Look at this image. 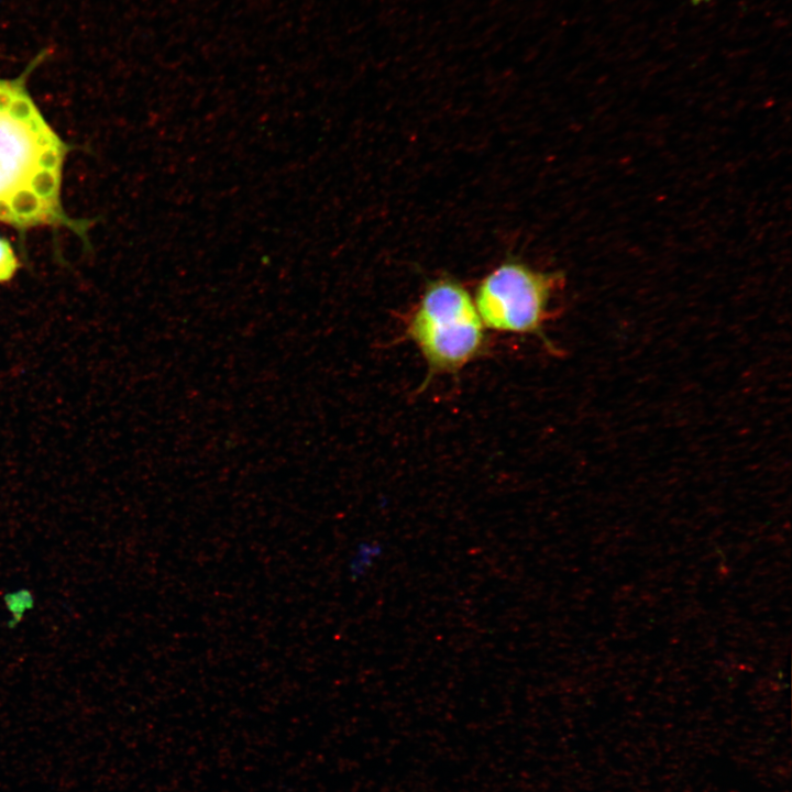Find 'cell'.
Instances as JSON below:
<instances>
[{
    "label": "cell",
    "instance_id": "1",
    "mask_svg": "<svg viewBox=\"0 0 792 792\" xmlns=\"http://www.w3.org/2000/svg\"><path fill=\"white\" fill-rule=\"evenodd\" d=\"M25 75L0 79V221L18 229L72 226L61 205L68 146L37 109Z\"/></svg>",
    "mask_w": 792,
    "mask_h": 792
},
{
    "label": "cell",
    "instance_id": "2",
    "mask_svg": "<svg viewBox=\"0 0 792 792\" xmlns=\"http://www.w3.org/2000/svg\"><path fill=\"white\" fill-rule=\"evenodd\" d=\"M405 336L422 355L429 377L458 373L487 349L473 298L451 278L425 287L405 320Z\"/></svg>",
    "mask_w": 792,
    "mask_h": 792
},
{
    "label": "cell",
    "instance_id": "3",
    "mask_svg": "<svg viewBox=\"0 0 792 792\" xmlns=\"http://www.w3.org/2000/svg\"><path fill=\"white\" fill-rule=\"evenodd\" d=\"M562 283L561 274L506 262L482 278L473 300L485 328L534 336L550 346L544 327L551 319L552 299Z\"/></svg>",
    "mask_w": 792,
    "mask_h": 792
},
{
    "label": "cell",
    "instance_id": "4",
    "mask_svg": "<svg viewBox=\"0 0 792 792\" xmlns=\"http://www.w3.org/2000/svg\"><path fill=\"white\" fill-rule=\"evenodd\" d=\"M383 553L384 546L381 541L374 539L360 541L348 559L346 569L350 578L358 580L366 575Z\"/></svg>",
    "mask_w": 792,
    "mask_h": 792
},
{
    "label": "cell",
    "instance_id": "5",
    "mask_svg": "<svg viewBox=\"0 0 792 792\" xmlns=\"http://www.w3.org/2000/svg\"><path fill=\"white\" fill-rule=\"evenodd\" d=\"M4 608L10 618L7 622L9 628L16 627L35 606L34 593L26 587L8 591L2 597Z\"/></svg>",
    "mask_w": 792,
    "mask_h": 792
},
{
    "label": "cell",
    "instance_id": "6",
    "mask_svg": "<svg viewBox=\"0 0 792 792\" xmlns=\"http://www.w3.org/2000/svg\"><path fill=\"white\" fill-rule=\"evenodd\" d=\"M18 267V261L10 243L0 238V283L9 280Z\"/></svg>",
    "mask_w": 792,
    "mask_h": 792
},
{
    "label": "cell",
    "instance_id": "7",
    "mask_svg": "<svg viewBox=\"0 0 792 792\" xmlns=\"http://www.w3.org/2000/svg\"><path fill=\"white\" fill-rule=\"evenodd\" d=\"M710 1H711V0H691V2H692L693 6H698V4H701V3H707V2H710Z\"/></svg>",
    "mask_w": 792,
    "mask_h": 792
}]
</instances>
